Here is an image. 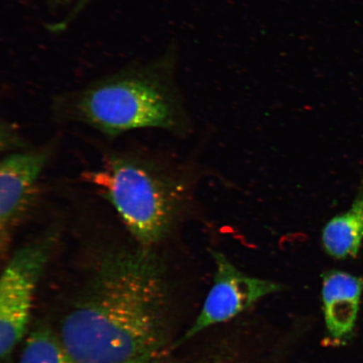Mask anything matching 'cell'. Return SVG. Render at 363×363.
<instances>
[{"mask_svg":"<svg viewBox=\"0 0 363 363\" xmlns=\"http://www.w3.org/2000/svg\"><path fill=\"white\" fill-rule=\"evenodd\" d=\"M157 248L130 242L99 247L57 333L78 363H125L162 354L170 298Z\"/></svg>","mask_w":363,"mask_h":363,"instance_id":"obj_1","label":"cell"},{"mask_svg":"<svg viewBox=\"0 0 363 363\" xmlns=\"http://www.w3.org/2000/svg\"><path fill=\"white\" fill-rule=\"evenodd\" d=\"M177 67L174 44L153 60L134 63L83 88L56 95L53 115L112 138L138 130H179L186 115Z\"/></svg>","mask_w":363,"mask_h":363,"instance_id":"obj_2","label":"cell"},{"mask_svg":"<svg viewBox=\"0 0 363 363\" xmlns=\"http://www.w3.org/2000/svg\"><path fill=\"white\" fill-rule=\"evenodd\" d=\"M81 178L110 203L127 235L145 247L157 248L169 238L183 214L184 182L148 154L108 152L97 169Z\"/></svg>","mask_w":363,"mask_h":363,"instance_id":"obj_3","label":"cell"},{"mask_svg":"<svg viewBox=\"0 0 363 363\" xmlns=\"http://www.w3.org/2000/svg\"><path fill=\"white\" fill-rule=\"evenodd\" d=\"M61 238V226L52 224L8 258L0 281V357L3 362L10 360L25 337L36 289Z\"/></svg>","mask_w":363,"mask_h":363,"instance_id":"obj_4","label":"cell"},{"mask_svg":"<svg viewBox=\"0 0 363 363\" xmlns=\"http://www.w3.org/2000/svg\"><path fill=\"white\" fill-rule=\"evenodd\" d=\"M56 140L6 154L0 164V249L9 255L15 235L33 213L40 180L55 152Z\"/></svg>","mask_w":363,"mask_h":363,"instance_id":"obj_5","label":"cell"},{"mask_svg":"<svg viewBox=\"0 0 363 363\" xmlns=\"http://www.w3.org/2000/svg\"><path fill=\"white\" fill-rule=\"evenodd\" d=\"M211 255L216 265L212 287L201 313L176 346L212 326L233 319L262 298L283 289L282 285L272 281L245 274L223 253L213 251Z\"/></svg>","mask_w":363,"mask_h":363,"instance_id":"obj_6","label":"cell"},{"mask_svg":"<svg viewBox=\"0 0 363 363\" xmlns=\"http://www.w3.org/2000/svg\"><path fill=\"white\" fill-rule=\"evenodd\" d=\"M363 279L340 270H328L322 275L321 298L326 335L330 343L342 345L355 330Z\"/></svg>","mask_w":363,"mask_h":363,"instance_id":"obj_7","label":"cell"},{"mask_svg":"<svg viewBox=\"0 0 363 363\" xmlns=\"http://www.w3.org/2000/svg\"><path fill=\"white\" fill-rule=\"evenodd\" d=\"M363 240V187L347 212L330 219L322 230L326 253L337 260L356 257Z\"/></svg>","mask_w":363,"mask_h":363,"instance_id":"obj_8","label":"cell"},{"mask_svg":"<svg viewBox=\"0 0 363 363\" xmlns=\"http://www.w3.org/2000/svg\"><path fill=\"white\" fill-rule=\"evenodd\" d=\"M19 363H78L55 331L40 325L27 338Z\"/></svg>","mask_w":363,"mask_h":363,"instance_id":"obj_9","label":"cell"},{"mask_svg":"<svg viewBox=\"0 0 363 363\" xmlns=\"http://www.w3.org/2000/svg\"><path fill=\"white\" fill-rule=\"evenodd\" d=\"M28 145L24 140L17 128L8 122H2L1 125V151L6 154L23 151L28 148Z\"/></svg>","mask_w":363,"mask_h":363,"instance_id":"obj_10","label":"cell"},{"mask_svg":"<svg viewBox=\"0 0 363 363\" xmlns=\"http://www.w3.org/2000/svg\"><path fill=\"white\" fill-rule=\"evenodd\" d=\"M85 1L86 0H82V2ZM72 2L74 0H48V6L54 11L69 6Z\"/></svg>","mask_w":363,"mask_h":363,"instance_id":"obj_11","label":"cell"},{"mask_svg":"<svg viewBox=\"0 0 363 363\" xmlns=\"http://www.w3.org/2000/svg\"><path fill=\"white\" fill-rule=\"evenodd\" d=\"M125 363H164L162 360V354L159 355L140 358V359L133 360Z\"/></svg>","mask_w":363,"mask_h":363,"instance_id":"obj_12","label":"cell"}]
</instances>
